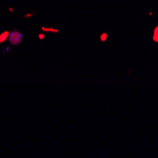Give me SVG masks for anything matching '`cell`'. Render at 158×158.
<instances>
[{
  "label": "cell",
  "mask_w": 158,
  "mask_h": 158,
  "mask_svg": "<svg viewBox=\"0 0 158 158\" xmlns=\"http://www.w3.org/2000/svg\"><path fill=\"white\" fill-rule=\"evenodd\" d=\"M23 36L22 34L17 31H12L10 34H9V41L11 45H19L20 43L22 42Z\"/></svg>",
  "instance_id": "obj_1"
},
{
  "label": "cell",
  "mask_w": 158,
  "mask_h": 158,
  "mask_svg": "<svg viewBox=\"0 0 158 158\" xmlns=\"http://www.w3.org/2000/svg\"><path fill=\"white\" fill-rule=\"evenodd\" d=\"M9 34H10V32L9 31H4L3 33H1L0 34V44H2V43H4L7 39H8V37H9Z\"/></svg>",
  "instance_id": "obj_2"
},
{
  "label": "cell",
  "mask_w": 158,
  "mask_h": 158,
  "mask_svg": "<svg viewBox=\"0 0 158 158\" xmlns=\"http://www.w3.org/2000/svg\"><path fill=\"white\" fill-rule=\"evenodd\" d=\"M42 31H51V32H58L59 31L58 30H54V28H48V27H42Z\"/></svg>",
  "instance_id": "obj_3"
},
{
  "label": "cell",
  "mask_w": 158,
  "mask_h": 158,
  "mask_svg": "<svg viewBox=\"0 0 158 158\" xmlns=\"http://www.w3.org/2000/svg\"><path fill=\"white\" fill-rule=\"evenodd\" d=\"M154 40L158 42V27L155 30V32H154Z\"/></svg>",
  "instance_id": "obj_4"
},
{
  "label": "cell",
  "mask_w": 158,
  "mask_h": 158,
  "mask_svg": "<svg viewBox=\"0 0 158 158\" xmlns=\"http://www.w3.org/2000/svg\"><path fill=\"white\" fill-rule=\"evenodd\" d=\"M105 38H107V34H102V40H105Z\"/></svg>",
  "instance_id": "obj_5"
},
{
  "label": "cell",
  "mask_w": 158,
  "mask_h": 158,
  "mask_svg": "<svg viewBox=\"0 0 158 158\" xmlns=\"http://www.w3.org/2000/svg\"><path fill=\"white\" fill-rule=\"evenodd\" d=\"M45 38V35L44 34H40L39 35V39H44Z\"/></svg>",
  "instance_id": "obj_6"
},
{
  "label": "cell",
  "mask_w": 158,
  "mask_h": 158,
  "mask_svg": "<svg viewBox=\"0 0 158 158\" xmlns=\"http://www.w3.org/2000/svg\"><path fill=\"white\" fill-rule=\"evenodd\" d=\"M32 14H33V13H30V14H26V15H25V17H26V18H27V17H30V16H31V15H32Z\"/></svg>",
  "instance_id": "obj_7"
}]
</instances>
